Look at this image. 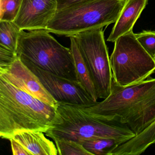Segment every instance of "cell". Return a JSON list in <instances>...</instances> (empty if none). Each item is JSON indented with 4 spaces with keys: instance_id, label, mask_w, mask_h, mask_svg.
<instances>
[{
    "instance_id": "1",
    "label": "cell",
    "mask_w": 155,
    "mask_h": 155,
    "mask_svg": "<svg viewBox=\"0 0 155 155\" xmlns=\"http://www.w3.org/2000/svg\"><path fill=\"white\" fill-rule=\"evenodd\" d=\"M82 108L93 117L124 124L138 135L155 120V78L126 86L113 79L107 97Z\"/></svg>"
},
{
    "instance_id": "2",
    "label": "cell",
    "mask_w": 155,
    "mask_h": 155,
    "mask_svg": "<svg viewBox=\"0 0 155 155\" xmlns=\"http://www.w3.org/2000/svg\"><path fill=\"white\" fill-rule=\"evenodd\" d=\"M55 107L17 88L0 78V137L10 140L18 132L46 133Z\"/></svg>"
},
{
    "instance_id": "3",
    "label": "cell",
    "mask_w": 155,
    "mask_h": 155,
    "mask_svg": "<svg viewBox=\"0 0 155 155\" xmlns=\"http://www.w3.org/2000/svg\"><path fill=\"white\" fill-rule=\"evenodd\" d=\"M55 108V116L45 133L53 140H69L80 144L89 139L108 138L123 143L136 136L126 125L93 117L82 107L58 102Z\"/></svg>"
},
{
    "instance_id": "4",
    "label": "cell",
    "mask_w": 155,
    "mask_h": 155,
    "mask_svg": "<svg viewBox=\"0 0 155 155\" xmlns=\"http://www.w3.org/2000/svg\"><path fill=\"white\" fill-rule=\"evenodd\" d=\"M125 0H87L57 10L47 31L70 37L115 23Z\"/></svg>"
},
{
    "instance_id": "5",
    "label": "cell",
    "mask_w": 155,
    "mask_h": 155,
    "mask_svg": "<svg viewBox=\"0 0 155 155\" xmlns=\"http://www.w3.org/2000/svg\"><path fill=\"white\" fill-rule=\"evenodd\" d=\"M46 30H21L18 57L54 75L78 81L70 48L62 46Z\"/></svg>"
},
{
    "instance_id": "6",
    "label": "cell",
    "mask_w": 155,
    "mask_h": 155,
    "mask_svg": "<svg viewBox=\"0 0 155 155\" xmlns=\"http://www.w3.org/2000/svg\"><path fill=\"white\" fill-rule=\"evenodd\" d=\"M110 60L113 79L120 86L138 83L155 72V60L140 44L133 31L115 41Z\"/></svg>"
},
{
    "instance_id": "7",
    "label": "cell",
    "mask_w": 155,
    "mask_h": 155,
    "mask_svg": "<svg viewBox=\"0 0 155 155\" xmlns=\"http://www.w3.org/2000/svg\"><path fill=\"white\" fill-rule=\"evenodd\" d=\"M71 37L87 65L98 98L106 99L110 94L113 77L102 28L87 31Z\"/></svg>"
},
{
    "instance_id": "8",
    "label": "cell",
    "mask_w": 155,
    "mask_h": 155,
    "mask_svg": "<svg viewBox=\"0 0 155 155\" xmlns=\"http://www.w3.org/2000/svg\"><path fill=\"white\" fill-rule=\"evenodd\" d=\"M21 61L38 78L44 87L58 102L82 107L97 103L78 81L54 75L29 61Z\"/></svg>"
},
{
    "instance_id": "9",
    "label": "cell",
    "mask_w": 155,
    "mask_h": 155,
    "mask_svg": "<svg viewBox=\"0 0 155 155\" xmlns=\"http://www.w3.org/2000/svg\"><path fill=\"white\" fill-rule=\"evenodd\" d=\"M0 78L17 88L56 107L58 101L44 87L38 78L18 57L10 64L0 67Z\"/></svg>"
},
{
    "instance_id": "10",
    "label": "cell",
    "mask_w": 155,
    "mask_h": 155,
    "mask_svg": "<svg viewBox=\"0 0 155 155\" xmlns=\"http://www.w3.org/2000/svg\"><path fill=\"white\" fill-rule=\"evenodd\" d=\"M57 11V0H22L13 22L21 30H46Z\"/></svg>"
},
{
    "instance_id": "11",
    "label": "cell",
    "mask_w": 155,
    "mask_h": 155,
    "mask_svg": "<svg viewBox=\"0 0 155 155\" xmlns=\"http://www.w3.org/2000/svg\"><path fill=\"white\" fill-rule=\"evenodd\" d=\"M148 1V0H125L123 8L107 41L115 42L122 35L132 31Z\"/></svg>"
},
{
    "instance_id": "12",
    "label": "cell",
    "mask_w": 155,
    "mask_h": 155,
    "mask_svg": "<svg viewBox=\"0 0 155 155\" xmlns=\"http://www.w3.org/2000/svg\"><path fill=\"white\" fill-rule=\"evenodd\" d=\"M41 131H23L12 138L20 143L31 155H58V150L53 141Z\"/></svg>"
},
{
    "instance_id": "13",
    "label": "cell",
    "mask_w": 155,
    "mask_h": 155,
    "mask_svg": "<svg viewBox=\"0 0 155 155\" xmlns=\"http://www.w3.org/2000/svg\"><path fill=\"white\" fill-rule=\"evenodd\" d=\"M155 144V120L138 135L118 146L110 155H139Z\"/></svg>"
},
{
    "instance_id": "14",
    "label": "cell",
    "mask_w": 155,
    "mask_h": 155,
    "mask_svg": "<svg viewBox=\"0 0 155 155\" xmlns=\"http://www.w3.org/2000/svg\"><path fill=\"white\" fill-rule=\"evenodd\" d=\"M69 38L71 41L70 49L74 58L78 81L88 93L92 99L95 102H97L98 98L89 71L80 52L74 38L73 37Z\"/></svg>"
},
{
    "instance_id": "15",
    "label": "cell",
    "mask_w": 155,
    "mask_h": 155,
    "mask_svg": "<svg viewBox=\"0 0 155 155\" xmlns=\"http://www.w3.org/2000/svg\"><path fill=\"white\" fill-rule=\"evenodd\" d=\"M21 30L12 21H0V47L17 53Z\"/></svg>"
},
{
    "instance_id": "16",
    "label": "cell",
    "mask_w": 155,
    "mask_h": 155,
    "mask_svg": "<svg viewBox=\"0 0 155 155\" xmlns=\"http://www.w3.org/2000/svg\"><path fill=\"white\" fill-rule=\"evenodd\" d=\"M80 144L92 155H110L113 150L122 143L114 139L96 138L85 140Z\"/></svg>"
},
{
    "instance_id": "17",
    "label": "cell",
    "mask_w": 155,
    "mask_h": 155,
    "mask_svg": "<svg viewBox=\"0 0 155 155\" xmlns=\"http://www.w3.org/2000/svg\"><path fill=\"white\" fill-rule=\"evenodd\" d=\"M59 155H92L81 144L66 139L54 140Z\"/></svg>"
},
{
    "instance_id": "18",
    "label": "cell",
    "mask_w": 155,
    "mask_h": 155,
    "mask_svg": "<svg viewBox=\"0 0 155 155\" xmlns=\"http://www.w3.org/2000/svg\"><path fill=\"white\" fill-rule=\"evenodd\" d=\"M22 0H0V21H13L17 17Z\"/></svg>"
},
{
    "instance_id": "19",
    "label": "cell",
    "mask_w": 155,
    "mask_h": 155,
    "mask_svg": "<svg viewBox=\"0 0 155 155\" xmlns=\"http://www.w3.org/2000/svg\"><path fill=\"white\" fill-rule=\"evenodd\" d=\"M135 36L143 48L155 60V31H143Z\"/></svg>"
},
{
    "instance_id": "20",
    "label": "cell",
    "mask_w": 155,
    "mask_h": 155,
    "mask_svg": "<svg viewBox=\"0 0 155 155\" xmlns=\"http://www.w3.org/2000/svg\"><path fill=\"white\" fill-rule=\"evenodd\" d=\"M17 58V53L0 47V67L10 64Z\"/></svg>"
},
{
    "instance_id": "21",
    "label": "cell",
    "mask_w": 155,
    "mask_h": 155,
    "mask_svg": "<svg viewBox=\"0 0 155 155\" xmlns=\"http://www.w3.org/2000/svg\"><path fill=\"white\" fill-rule=\"evenodd\" d=\"M11 145L12 154L14 155H31V154L20 143L13 138L9 140Z\"/></svg>"
},
{
    "instance_id": "22",
    "label": "cell",
    "mask_w": 155,
    "mask_h": 155,
    "mask_svg": "<svg viewBox=\"0 0 155 155\" xmlns=\"http://www.w3.org/2000/svg\"><path fill=\"white\" fill-rule=\"evenodd\" d=\"M87 0H57V10L66 8Z\"/></svg>"
}]
</instances>
